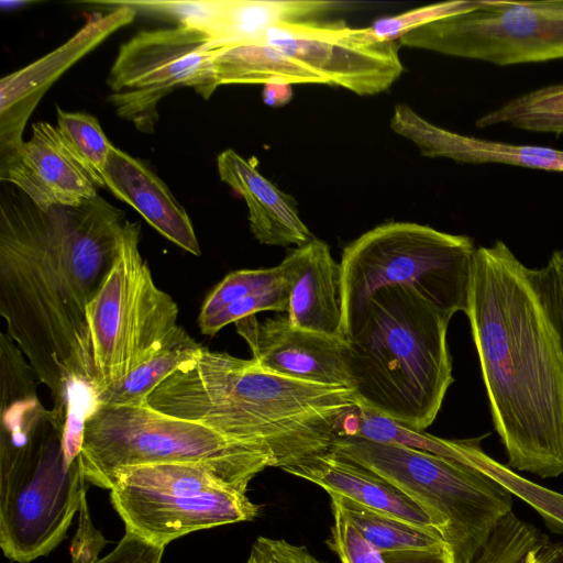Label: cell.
<instances>
[{"instance_id":"18","label":"cell","mask_w":563,"mask_h":563,"mask_svg":"<svg viewBox=\"0 0 563 563\" xmlns=\"http://www.w3.org/2000/svg\"><path fill=\"white\" fill-rule=\"evenodd\" d=\"M279 265L289 286V322L303 330L345 339L341 265L329 245L313 238L289 252Z\"/></svg>"},{"instance_id":"16","label":"cell","mask_w":563,"mask_h":563,"mask_svg":"<svg viewBox=\"0 0 563 563\" xmlns=\"http://www.w3.org/2000/svg\"><path fill=\"white\" fill-rule=\"evenodd\" d=\"M0 180L41 208L79 207L98 196V187L49 122L34 123L31 137L0 158Z\"/></svg>"},{"instance_id":"5","label":"cell","mask_w":563,"mask_h":563,"mask_svg":"<svg viewBox=\"0 0 563 563\" xmlns=\"http://www.w3.org/2000/svg\"><path fill=\"white\" fill-rule=\"evenodd\" d=\"M0 419V548L10 561L31 563L66 538L88 482L80 457L68 461L51 409L15 404Z\"/></svg>"},{"instance_id":"6","label":"cell","mask_w":563,"mask_h":563,"mask_svg":"<svg viewBox=\"0 0 563 563\" xmlns=\"http://www.w3.org/2000/svg\"><path fill=\"white\" fill-rule=\"evenodd\" d=\"M80 460L88 484L103 489L120 468L181 463L207 467L246 493L256 475L275 467L269 456L249 445L144 402L97 405L85 419Z\"/></svg>"},{"instance_id":"8","label":"cell","mask_w":563,"mask_h":563,"mask_svg":"<svg viewBox=\"0 0 563 563\" xmlns=\"http://www.w3.org/2000/svg\"><path fill=\"white\" fill-rule=\"evenodd\" d=\"M332 449L371 468L412 499L432 520L455 563H472L512 494L482 471L411 448L339 435Z\"/></svg>"},{"instance_id":"33","label":"cell","mask_w":563,"mask_h":563,"mask_svg":"<svg viewBox=\"0 0 563 563\" xmlns=\"http://www.w3.org/2000/svg\"><path fill=\"white\" fill-rule=\"evenodd\" d=\"M333 522L325 540L341 563H384L378 552L349 522L340 508L331 504Z\"/></svg>"},{"instance_id":"36","label":"cell","mask_w":563,"mask_h":563,"mask_svg":"<svg viewBox=\"0 0 563 563\" xmlns=\"http://www.w3.org/2000/svg\"><path fill=\"white\" fill-rule=\"evenodd\" d=\"M78 512V527L69 549L70 563H96L107 540L92 523L87 496L82 499Z\"/></svg>"},{"instance_id":"12","label":"cell","mask_w":563,"mask_h":563,"mask_svg":"<svg viewBox=\"0 0 563 563\" xmlns=\"http://www.w3.org/2000/svg\"><path fill=\"white\" fill-rule=\"evenodd\" d=\"M206 33L178 24L143 30L121 44L107 77L120 117L153 132L158 102L176 88H192L208 99L219 87Z\"/></svg>"},{"instance_id":"37","label":"cell","mask_w":563,"mask_h":563,"mask_svg":"<svg viewBox=\"0 0 563 563\" xmlns=\"http://www.w3.org/2000/svg\"><path fill=\"white\" fill-rule=\"evenodd\" d=\"M164 550L125 531L115 548L96 563H162Z\"/></svg>"},{"instance_id":"10","label":"cell","mask_w":563,"mask_h":563,"mask_svg":"<svg viewBox=\"0 0 563 563\" xmlns=\"http://www.w3.org/2000/svg\"><path fill=\"white\" fill-rule=\"evenodd\" d=\"M108 489L125 531L164 548L191 532L252 521L261 509L245 492L192 464L123 467Z\"/></svg>"},{"instance_id":"15","label":"cell","mask_w":563,"mask_h":563,"mask_svg":"<svg viewBox=\"0 0 563 563\" xmlns=\"http://www.w3.org/2000/svg\"><path fill=\"white\" fill-rule=\"evenodd\" d=\"M234 324L262 369L302 382L352 388L345 339L297 328L286 313L263 321L250 316Z\"/></svg>"},{"instance_id":"11","label":"cell","mask_w":563,"mask_h":563,"mask_svg":"<svg viewBox=\"0 0 563 563\" xmlns=\"http://www.w3.org/2000/svg\"><path fill=\"white\" fill-rule=\"evenodd\" d=\"M400 46L498 66L563 58V0L460 1L459 9L405 33Z\"/></svg>"},{"instance_id":"25","label":"cell","mask_w":563,"mask_h":563,"mask_svg":"<svg viewBox=\"0 0 563 563\" xmlns=\"http://www.w3.org/2000/svg\"><path fill=\"white\" fill-rule=\"evenodd\" d=\"M349 522L377 551L430 550L448 544L434 527L418 526L367 508L340 495H329Z\"/></svg>"},{"instance_id":"19","label":"cell","mask_w":563,"mask_h":563,"mask_svg":"<svg viewBox=\"0 0 563 563\" xmlns=\"http://www.w3.org/2000/svg\"><path fill=\"white\" fill-rule=\"evenodd\" d=\"M390 128L415 143L422 156L563 172L562 150L462 135L428 122L406 104L395 107Z\"/></svg>"},{"instance_id":"23","label":"cell","mask_w":563,"mask_h":563,"mask_svg":"<svg viewBox=\"0 0 563 563\" xmlns=\"http://www.w3.org/2000/svg\"><path fill=\"white\" fill-rule=\"evenodd\" d=\"M212 66L220 85L228 84H328L301 62L265 42L213 52Z\"/></svg>"},{"instance_id":"7","label":"cell","mask_w":563,"mask_h":563,"mask_svg":"<svg viewBox=\"0 0 563 563\" xmlns=\"http://www.w3.org/2000/svg\"><path fill=\"white\" fill-rule=\"evenodd\" d=\"M476 249L467 235L413 222H387L362 234L340 262L345 340L385 287H411L452 316L465 313Z\"/></svg>"},{"instance_id":"13","label":"cell","mask_w":563,"mask_h":563,"mask_svg":"<svg viewBox=\"0 0 563 563\" xmlns=\"http://www.w3.org/2000/svg\"><path fill=\"white\" fill-rule=\"evenodd\" d=\"M264 42L301 62L330 85L360 96L388 89L402 74L398 41L380 40L368 27L343 22L279 23Z\"/></svg>"},{"instance_id":"34","label":"cell","mask_w":563,"mask_h":563,"mask_svg":"<svg viewBox=\"0 0 563 563\" xmlns=\"http://www.w3.org/2000/svg\"><path fill=\"white\" fill-rule=\"evenodd\" d=\"M460 1H449L413 9L376 20L369 29L380 40L398 41L405 33L430 21L455 12Z\"/></svg>"},{"instance_id":"4","label":"cell","mask_w":563,"mask_h":563,"mask_svg":"<svg viewBox=\"0 0 563 563\" xmlns=\"http://www.w3.org/2000/svg\"><path fill=\"white\" fill-rule=\"evenodd\" d=\"M452 317L415 288L379 289L346 338L357 404L412 430L431 426L454 382L446 338Z\"/></svg>"},{"instance_id":"30","label":"cell","mask_w":563,"mask_h":563,"mask_svg":"<svg viewBox=\"0 0 563 563\" xmlns=\"http://www.w3.org/2000/svg\"><path fill=\"white\" fill-rule=\"evenodd\" d=\"M285 279L280 265L271 268L240 269L228 274L207 296L198 317L205 321L250 294L267 289Z\"/></svg>"},{"instance_id":"17","label":"cell","mask_w":563,"mask_h":563,"mask_svg":"<svg viewBox=\"0 0 563 563\" xmlns=\"http://www.w3.org/2000/svg\"><path fill=\"white\" fill-rule=\"evenodd\" d=\"M107 13L88 16L84 27L52 54L1 79L0 157L14 152L22 143L25 121L47 87L78 58L103 38L134 20L136 11L121 2Z\"/></svg>"},{"instance_id":"35","label":"cell","mask_w":563,"mask_h":563,"mask_svg":"<svg viewBox=\"0 0 563 563\" xmlns=\"http://www.w3.org/2000/svg\"><path fill=\"white\" fill-rule=\"evenodd\" d=\"M246 563H325L305 545L285 539L258 537L252 544Z\"/></svg>"},{"instance_id":"9","label":"cell","mask_w":563,"mask_h":563,"mask_svg":"<svg viewBox=\"0 0 563 563\" xmlns=\"http://www.w3.org/2000/svg\"><path fill=\"white\" fill-rule=\"evenodd\" d=\"M140 235V223L128 220L111 269L87 307L95 397L150 358L178 327V306L154 283Z\"/></svg>"},{"instance_id":"21","label":"cell","mask_w":563,"mask_h":563,"mask_svg":"<svg viewBox=\"0 0 563 563\" xmlns=\"http://www.w3.org/2000/svg\"><path fill=\"white\" fill-rule=\"evenodd\" d=\"M328 493L408 522L434 527L431 518L406 494L371 468L332 448L283 470Z\"/></svg>"},{"instance_id":"22","label":"cell","mask_w":563,"mask_h":563,"mask_svg":"<svg viewBox=\"0 0 563 563\" xmlns=\"http://www.w3.org/2000/svg\"><path fill=\"white\" fill-rule=\"evenodd\" d=\"M217 168L220 179L245 200L250 230L261 244L298 247L314 238L290 197L235 151L221 152Z\"/></svg>"},{"instance_id":"24","label":"cell","mask_w":563,"mask_h":563,"mask_svg":"<svg viewBox=\"0 0 563 563\" xmlns=\"http://www.w3.org/2000/svg\"><path fill=\"white\" fill-rule=\"evenodd\" d=\"M201 349L202 345L178 325L150 358L141 363L121 382L102 390L96 397V406L142 404L153 389L186 363L192 361Z\"/></svg>"},{"instance_id":"27","label":"cell","mask_w":563,"mask_h":563,"mask_svg":"<svg viewBox=\"0 0 563 563\" xmlns=\"http://www.w3.org/2000/svg\"><path fill=\"white\" fill-rule=\"evenodd\" d=\"M496 124L528 132L563 134V82L520 95L475 122L477 128Z\"/></svg>"},{"instance_id":"38","label":"cell","mask_w":563,"mask_h":563,"mask_svg":"<svg viewBox=\"0 0 563 563\" xmlns=\"http://www.w3.org/2000/svg\"><path fill=\"white\" fill-rule=\"evenodd\" d=\"M292 96L291 84L269 82L263 86L262 98L268 107H284L292 99Z\"/></svg>"},{"instance_id":"31","label":"cell","mask_w":563,"mask_h":563,"mask_svg":"<svg viewBox=\"0 0 563 563\" xmlns=\"http://www.w3.org/2000/svg\"><path fill=\"white\" fill-rule=\"evenodd\" d=\"M289 302V286L286 278L267 289L260 290L227 306L209 319L198 322L200 332L208 336L216 335L230 323L255 316L262 311L286 313Z\"/></svg>"},{"instance_id":"3","label":"cell","mask_w":563,"mask_h":563,"mask_svg":"<svg viewBox=\"0 0 563 563\" xmlns=\"http://www.w3.org/2000/svg\"><path fill=\"white\" fill-rule=\"evenodd\" d=\"M143 402L249 445L282 470L330 450L357 405L350 387L284 377L205 346Z\"/></svg>"},{"instance_id":"29","label":"cell","mask_w":563,"mask_h":563,"mask_svg":"<svg viewBox=\"0 0 563 563\" xmlns=\"http://www.w3.org/2000/svg\"><path fill=\"white\" fill-rule=\"evenodd\" d=\"M57 130L76 161L98 188L103 178L109 153L113 146L97 118L84 112H68L57 107Z\"/></svg>"},{"instance_id":"20","label":"cell","mask_w":563,"mask_h":563,"mask_svg":"<svg viewBox=\"0 0 563 563\" xmlns=\"http://www.w3.org/2000/svg\"><path fill=\"white\" fill-rule=\"evenodd\" d=\"M103 183L115 198L137 211L164 238L192 255H201L186 210L143 162L113 145Z\"/></svg>"},{"instance_id":"1","label":"cell","mask_w":563,"mask_h":563,"mask_svg":"<svg viewBox=\"0 0 563 563\" xmlns=\"http://www.w3.org/2000/svg\"><path fill=\"white\" fill-rule=\"evenodd\" d=\"M126 221L99 195L79 207L41 208L15 186H1L0 314L62 423L68 407L96 401L87 307Z\"/></svg>"},{"instance_id":"14","label":"cell","mask_w":563,"mask_h":563,"mask_svg":"<svg viewBox=\"0 0 563 563\" xmlns=\"http://www.w3.org/2000/svg\"><path fill=\"white\" fill-rule=\"evenodd\" d=\"M344 2L316 0L141 1L140 8L172 16L206 33L211 51L264 42L279 23L318 21Z\"/></svg>"},{"instance_id":"26","label":"cell","mask_w":563,"mask_h":563,"mask_svg":"<svg viewBox=\"0 0 563 563\" xmlns=\"http://www.w3.org/2000/svg\"><path fill=\"white\" fill-rule=\"evenodd\" d=\"M472 563H563V541H554L512 511L504 517Z\"/></svg>"},{"instance_id":"32","label":"cell","mask_w":563,"mask_h":563,"mask_svg":"<svg viewBox=\"0 0 563 563\" xmlns=\"http://www.w3.org/2000/svg\"><path fill=\"white\" fill-rule=\"evenodd\" d=\"M531 278L563 354V251H553L545 265L531 268Z\"/></svg>"},{"instance_id":"28","label":"cell","mask_w":563,"mask_h":563,"mask_svg":"<svg viewBox=\"0 0 563 563\" xmlns=\"http://www.w3.org/2000/svg\"><path fill=\"white\" fill-rule=\"evenodd\" d=\"M481 439L463 440L461 463L473 466L520 496L543 518L550 530L563 533V494L541 487L489 457L481 448Z\"/></svg>"},{"instance_id":"2","label":"cell","mask_w":563,"mask_h":563,"mask_svg":"<svg viewBox=\"0 0 563 563\" xmlns=\"http://www.w3.org/2000/svg\"><path fill=\"white\" fill-rule=\"evenodd\" d=\"M508 466L563 474V354L527 267L503 241L476 249L467 308Z\"/></svg>"}]
</instances>
